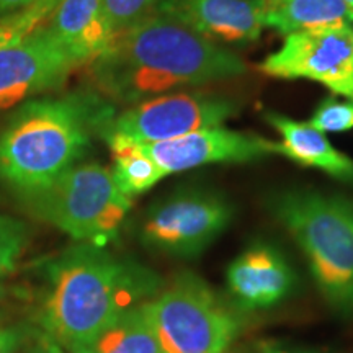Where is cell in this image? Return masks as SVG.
I'll list each match as a JSON object with an SVG mask.
<instances>
[{"label":"cell","mask_w":353,"mask_h":353,"mask_svg":"<svg viewBox=\"0 0 353 353\" xmlns=\"http://www.w3.org/2000/svg\"><path fill=\"white\" fill-rule=\"evenodd\" d=\"M90 64L100 90L123 103L239 77L247 70L236 52L161 12L114 34Z\"/></svg>","instance_id":"6da1fadb"},{"label":"cell","mask_w":353,"mask_h":353,"mask_svg":"<svg viewBox=\"0 0 353 353\" xmlns=\"http://www.w3.org/2000/svg\"><path fill=\"white\" fill-rule=\"evenodd\" d=\"M46 275L39 324L63 348L90 341L128 309L161 291L156 273L88 242L52 260Z\"/></svg>","instance_id":"7a4b0ae2"},{"label":"cell","mask_w":353,"mask_h":353,"mask_svg":"<svg viewBox=\"0 0 353 353\" xmlns=\"http://www.w3.org/2000/svg\"><path fill=\"white\" fill-rule=\"evenodd\" d=\"M110 110L92 95L34 100L0 134V176L23 195L48 187L76 165Z\"/></svg>","instance_id":"3957f363"},{"label":"cell","mask_w":353,"mask_h":353,"mask_svg":"<svg viewBox=\"0 0 353 353\" xmlns=\"http://www.w3.org/2000/svg\"><path fill=\"white\" fill-rule=\"evenodd\" d=\"M270 210L307 260L317 290L335 311L353 312V201L337 193L291 188Z\"/></svg>","instance_id":"277c9868"},{"label":"cell","mask_w":353,"mask_h":353,"mask_svg":"<svg viewBox=\"0 0 353 353\" xmlns=\"http://www.w3.org/2000/svg\"><path fill=\"white\" fill-rule=\"evenodd\" d=\"M28 208L74 241L105 247L114 239L131 198L114 183L112 170L100 164L72 165L38 192L28 193Z\"/></svg>","instance_id":"5b68a950"},{"label":"cell","mask_w":353,"mask_h":353,"mask_svg":"<svg viewBox=\"0 0 353 353\" xmlns=\"http://www.w3.org/2000/svg\"><path fill=\"white\" fill-rule=\"evenodd\" d=\"M162 353H226L241 332V317L200 276L176 275L148 301Z\"/></svg>","instance_id":"8992f818"},{"label":"cell","mask_w":353,"mask_h":353,"mask_svg":"<svg viewBox=\"0 0 353 353\" xmlns=\"http://www.w3.org/2000/svg\"><path fill=\"white\" fill-rule=\"evenodd\" d=\"M239 112L237 103L201 92H170L138 101L120 114L110 113L100 131L107 139L138 144L162 143L190 132L223 126Z\"/></svg>","instance_id":"52a82bcc"},{"label":"cell","mask_w":353,"mask_h":353,"mask_svg":"<svg viewBox=\"0 0 353 353\" xmlns=\"http://www.w3.org/2000/svg\"><path fill=\"white\" fill-rule=\"evenodd\" d=\"M234 208L213 190L187 188L154 205L145 216L144 244L170 257H196L231 224Z\"/></svg>","instance_id":"ba28073f"},{"label":"cell","mask_w":353,"mask_h":353,"mask_svg":"<svg viewBox=\"0 0 353 353\" xmlns=\"http://www.w3.org/2000/svg\"><path fill=\"white\" fill-rule=\"evenodd\" d=\"M276 79H304L353 100V26L286 34L283 44L260 64Z\"/></svg>","instance_id":"9c48e42d"},{"label":"cell","mask_w":353,"mask_h":353,"mask_svg":"<svg viewBox=\"0 0 353 353\" xmlns=\"http://www.w3.org/2000/svg\"><path fill=\"white\" fill-rule=\"evenodd\" d=\"M139 145L165 176L210 164H244L280 154L276 141L223 126Z\"/></svg>","instance_id":"30bf717a"},{"label":"cell","mask_w":353,"mask_h":353,"mask_svg":"<svg viewBox=\"0 0 353 353\" xmlns=\"http://www.w3.org/2000/svg\"><path fill=\"white\" fill-rule=\"evenodd\" d=\"M76 65L48 28H37L21 41L0 48V110L59 87Z\"/></svg>","instance_id":"8fae6325"},{"label":"cell","mask_w":353,"mask_h":353,"mask_svg":"<svg viewBox=\"0 0 353 353\" xmlns=\"http://www.w3.org/2000/svg\"><path fill=\"white\" fill-rule=\"evenodd\" d=\"M226 281L236 306L254 312L285 301L296 286V273L276 247L257 242L229 263Z\"/></svg>","instance_id":"7c38bea8"},{"label":"cell","mask_w":353,"mask_h":353,"mask_svg":"<svg viewBox=\"0 0 353 353\" xmlns=\"http://www.w3.org/2000/svg\"><path fill=\"white\" fill-rule=\"evenodd\" d=\"M169 15L218 44H249L263 30V0H161Z\"/></svg>","instance_id":"4fadbf2b"},{"label":"cell","mask_w":353,"mask_h":353,"mask_svg":"<svg viewBox=\"0 0 353 353\" xmlns=\"http://www.w3.org/2000/svg\"><path fill=\"white\" fill-rule=\"evenodd\" d=\"M48 30L79 64L92 63L113 38L101 0H59Z\"/></svg>","instance_id":"5bb4252c"},{"label":"cell","mask_w":353,"mask_h":353,"mask_svg":"<svg viewBox=\"0 0 353 353\" xmlns=\"http://www.w3.org/2000/svg\"><path fill=\"white\" fill-rule=\"evenodd\" d=\"M265 120L280 132V156L353 185V159L334 148L325 132L316 130L309 123L291 120L285 114L267 113Z\"/></svg>","instance_id":"9a60e30c"},{"label":"cell","mask_w":353,"mask_h":353,"mask_svg":"<svg viewBox=\"0 0 353 353\" xmlns=\"http://www.w3.org/2000/svg\"><path fill=\"white\" fill-rule=\"evenodd\" d=\"M263 26L283 37L321 28L353 26L343 0H263Z\"/></svg>","instance_id":"2e32d148"},{"label":"cell","mask_w":353,"mask_h":353,"mask_svg":"<svg viewBox=\"0 0 353 353\" xmlns=\"http://www.w3.org/2000/svg\"><path fill=\"white\" fill-rule=\"evenodd\" d=\"M68 350L69 353H162L148 301L128 309L90 341Z\"/></svg>","instance_id":"e0dca14e"},{"label":"cell","mask_w":353,"mask_h":353,"mask_svg":"<svg viewBox=\"0 0 353 353\" xmlns=\"http://www.w3.org/2000/svg\"><path fill=\"white\" fill-rule=\"evenodd\" d=\"M113 152V180L128 198L143 195L162 179L164 172L143 151L138 143L125 139H107Z\"/></svg>","instance_id":"ac0fdd59"},{"label":"cell","mask_w":353,"mask_h":353,"mask_svg":"<svg viewBox=\"0 0 353 353\" xmlns=\"http://www.w3.org/2000/svg\"><path fill=\"white\" fill-rule=\"evenodd\" d=\"M159 2L161 0H101V6L114 37L156 13Z\"/></svg>","instance_id":"d6986e66"},{"label":"cell","mask_w":353,"mask_h":353,"mask_svg":"<svg viewBox=\"0 0 353 353\" xmlns=\"http://www.w3.org/2000/svg\"><path fill=\"white\" fill-rule=\"evenodd\" d=\"M54 3H51L50 0H37L33 6L26 7V12L2 21L0 23V48L19 43L30 33H33L38 28V23H41L44 17L54 10Z\"/></svg>","instance_id":"ffe728a7"},{"label":"cell","mask_w":353,"mask_h":353,"mask_svg":"<svg viewBox=\"0 0 353 353\" xmlns=\"http://www.w3.org/2000/svg\"><path fill=\"white\" fill-rule=\"evenodd\" d=\"M25 242V224L10 216L0 214V278L15 270Z\"/></svg>","instance_id":"44dd1931"},{"label":"cell","mask_w":353,"mask_h":353,"mask_svg":"<svg viewBox=\"0 0 353 353\" xmlns=\"http://www.w3.org/2000/svg\"><path fill=\"white\" fill-rule=\"evenodd\" d=\"M309 125L322 132H345L353 130V100L329 97L321 101Z\"/></svg>","instance_id":"7402d4cb"},{"label":"cell","mask_w":353,"mask_h":353,"mask_svg":"<svg viewBox=\"0 0 353 353\" xmlns=\"http://www.w3.org/2000/svg\"><path fill=\"white\" fill-rule=\"evenodd\" d=\"M23 335L15 327H0V353H15Z\"/></svg>","instance_id":"603a6c76"},{"label":"cell","mask_w":353,"mask_h":353,"mask_svg":"<svg viewBox=\"0 0 353 353\" xmlns=\"http://www.w3.org/2000/svg\"><path fill=\"white\" fill-rule=\"evenodd\" d=\"M37 0H0V13L6 12H12V10H19V8L23 7H30Z\"/></svg>","instance_id":"cb8c5ba5"},{"label":"cell","mask_w":353,"mask_h":353,"mask_svg":"<svg viewBox=\"0 0 353 353\" xmlns=\"http://www.w3.org/2000/svg\"><path fill=\"white\" fill-rule=\"evenodd\" d=\"M34 353H64V350L59 343L51 341L50 337H44L43 341L39 342V345L37 347V352Z\"/></svg>","instance_id":"d4e9b609"},{"label":"cell","mask_w":353,"mask_h":353,"mask_svg":"<svg viewBox=\"0 0 353 353\" xmlns=\"http://www.w3.org/2000/svg\"><path fill=\"white\" fill-rule=\"evenodd\" d=\"M259 353H319L316 350H304V348H285L280 345H263Z\"/></svg>","instance_id":"484cf974"},{"label":"cell","mask_w":353,"mask_h":353,"mask_svg":"<svg viewBox=\"0 0 353 353\" xmlns=\"http://www.w3.org/2000/svg\"><path fill=\"white\" fill-rule=\"evenodd\" d=\"M343 2H345V3H347V7H348V8H350V10H352V13H353V0H343Z\"/></svg>","instance_id":"4316f807"},{"label":"cell","mask_w":353,"mask_h":353,"mask_svg":"<svg viewBox=\"0 0 353 353\" xmlns=\"http://www.w3.org/2000/svg\"><path fill=\"white\" fill-rule=\"evenodd\" d=\"M50 2H52V3H56V6H57V2H59V0H50Z\"/></svg>","instance_id":"83f0119b"}]
</instances>
